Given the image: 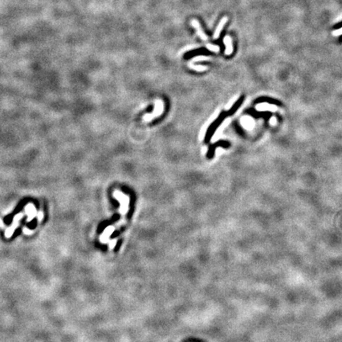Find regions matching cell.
Returning <instances> with one entry per match:
<instances>
[{
    "label": "cell",
    "instance_id": "1",
    "mask_svg": "<svg viewBox=\"0 0 342 342\" xmlns=\"http://www.w3.org/2000/svg\"><path fill=\"white\" fill-rule=\"evenodd\" d=\"M192 26H193V27L195 28L196 31H197V35L199 36V37H201V39H202L203 41H207L208 40V37L206 36V34L204 33V31H203V30L201 29V24L199 23V22L197 20H193L192 21Z\"/></svg>",
    "mask_w": 342,
    "mask_h": 342
},
{
    "label": "cell",
    "instance_id": "2",
    "mask_svg": "<svg viewBox=\"0 0 342 342\" xmlns=\"http://www.w3.org/2000/svg\"><path fill=\"white\" fill-rule=\"evenodd\" d=\"M226 21H227V18H226V17H223V18L221 19L219 25H218L217 28H216V30H215V33H214V35H213L214 39H217L218 37H219V34H220V32L222 31V30H223V27H224Z\"/></svg>",
    "mask_w": 342,
    "mask_h": 342
},
{
    "label": "cell",
    "instance_id": "3",
    "mask_svg": "<svg viewBox=\"0 0 342 342\" xmlns=\"http://www.w3.org/2000/svg\"><path fill=\"white\" fill-rule=\"evenodd\" d=\"M224 44L226 45V52L225 53L226 55H230L233 52V46H232V40L229 36H226L224 37Z\"/></svg>",
    "mask_w": 342,
    "mask_h": 342
},
{
    "label": "cell",
    "instance_id": "4",
    "mask_svg": "<svg viewBox=\"0 0 342 342\" xmlns=\"http://www.w3.org/2000/svg\"><path fill=\"white\" fill-rule=\"evenodd\" d=\"M207 48H208L210 51H212V52H218L219 51V46H216V45H214V44H207Z\"/></svg>",
    "mask_w": 342,
    "mask_h": 342
},
{
    "label": "cell",
    "instance_id": "5",
    "mask_svg": "<svg viewBox=\"0 0 342 342\" xmlns=\"http://www.w3.org/2000/svg\"><path fill=\"white\" fill-rule=\"evenodd\" d=\"M340 34H341V29H339V30H334V31L333 32V36H340Z\"/></svg>",
    "mask_w": 342,
    "mask_h": 342
}]
</instances>
